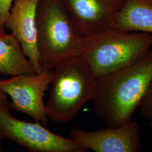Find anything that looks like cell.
Here are the masks:
<instances>
[{
  "label": "cell",
  "mask_w": 152,
  "mask_h": 152,
  "mask_svg": "<svg viewBox=\"0 0 152 152\" xmlns=\"http://www.w3.org/2000/svg\"><path fill=\"white\" fill-rule=\"evenodd\" d=\"M152 78V50L137 60L96 78L92 100L98 117L109 127L131 121Z\"/></svg>",
  "instance_id": "1"
},
{
  "label": "cell",
  "mask_w": 152,
  "mask_h": 152,
  "mask_svg": "<svg viewBox=\"0 0 152 152\" xmlns=\"http://www.w3.org/2000/svg\"><path fill=\"white\" fill-rule=\"evenodd\" d=\"M37 44L42 71L81 57L85 41L60 0H39Z\"/></svg>",
  "instance_id": "2"
},
{
  "label": "cell",
  "mask_w": 152,
  "mask_h": 152,
  "mask_svg": "<svg viewBox=\"0 0 152 152\" xmlns=\"http://www.w3.org/2000/svg\"><path fill=\"white\" fill-rule=\"evenodd\" d=\"M152 46V34L109 28L85 36L82 57L96 78L137 60Z\"/></svg>",
  "instance_id": "3"
},
{
  "label": "cell",
  "mask_w": 152,
  "mask_h": 152,
  "mask_svg": "<svg viewBox=\"0 0 152 152\" xmlns=\"http://www.w3.org/2000/svg\"><path fill=\"white\" fill-rule=\"evenodd\" d=\"M96 78L82 57L68 60L53 69L46 113L58 124L73 120L83 105L92 100Z\"/></svg>",
  "instance_id": "4"
},
{
  "label": "cell",
  "mask_w": 152,
  "mask_h": 152,
  "mask_svg": "<svg viewBox=\"0 0 152 152\" xmlns=\"http://www.w3.org/2000/svg\"><path fill=\"white\" fill-rule=\"evenodd\" d=\"M10 108L0 104V136L32 152H84L86 150L72 139L59 136L41 123L19 120Z\"/></svg>",
  "instance_id": "5"
},
{
  "label": "cell",
  "mask_w": 152,
  "mask_h": 152,
  "mask_svg": "<svg viewBox=\"0 0 152 152\" xmlns=\"http://www.w3.org/2000/svg\"><path fill=\"white\" fill-rule=\"evenodd\" d=\"M53 77V70H44L33 75L12 76L0 80V89L11 98V109L27 114L45 126L49 118L44 98Z\"/></svg>",
  "instance_id": "6"
},
{
  "label": "cell",
  "mask_w": 152,
  "mask_h": 152,
  "mask_svg": "<svg viewBox=\"0 0 152 152\" xmlns=\"http://www.w3.org/2000/svg\"><path fill=\"white\" fill-rule=\"evenodd\" d=\"M70 136L86 151L96 152H139L142 147L140 127L135 121L100 130L74 129Z\"/></svg>",
  "instance_id": "7"
},
{
  "label": "cell",
  "mask_w": 152,
  "mask_h": 152,
  "mask_svg": "<svg viewBox=\"0 0 152 152\" xmlns=\"http://www.w3.org/2000/svg\"><path fill=\"white\" fill-rule=\"evenodd\" d=\"M83 36L112 27L125 0H60Z\"/></svg>",
  "instance_id": "8"
},
{
  "label": "cell",
  "mask_w": 152,
  "mask_h": 152,
  "mask_svg": "<svg viewBox=\"0 0 152 152\" xmlns=\"http://www.w3.org/2000/svg\"><path fill=\"white\" fill-rule=\"evenodd\" d=\"M39 0H14L5 27L19 41L35 71H42L37 44L36 10Z\"/></svg>",
  "instance_id": "9"
},
{
  "label": "cell",
  "mask_w": 152,
  "mask_h": 152,
  "mask_svg": "<svg viewBox=\"0 0 152 152\" xmlns=\"http://www.w3.org/2000/svg\"><path fill=\"white\" fill-rule=\"evenodd\" d=\"M36 73L14 35L0 31V74L12 77Z\"/></svg>",
  "instance_id": "10"
},
{
  "label": "cell",
  "mask_w": 152,
  "mask_h": 152,
  "mask_svg": "<svg viewBox=\"0 0 152 152\" xmlns=\"http://www.w3.org/2000/svg\"><path fill=\"white\" fill-rule=\"evenodd\" d=\"M112 27L152 34V0H125Z\"/></svg>",
  "instance_id": "11"
},
{
  "label": "cell",
  "mask_w": 152,
  "mask_h": 152,
  "mask_svg": "<svg viewBox=\"0 0 152 152\" xmlns=\"http://www.w3.org/2000/svg\"><path fill=\"white\" fill-rule=\"evenodd\" d=\"M141 115L149 121H152V78L147 92L139 105Z\"/></svg>",
  "instance_id": "12"
},
{
  "label": "cell",
  "mask_w": 152,
  "mask_h": 152,
  "mask_svg": "<svg viewBox=\"0 0 152 152\" xmlns=\"http://www.w3.org/2000/svg\"><path fill=\"white\" fill-rule=\"evenodd\" d=\"M14 0H0V31H4Z\"/></svg>",
  "instance_id": "13"
},
{
  "label": "cell",
  "mask_w": 152,
  "mask_h": 152,
  "mask_svg": "<svg viewBox=\"0 0 152 152\" xmlns=\"http://www.w3.org/2000/svg\"><path fill=\"white\" fill-rule=\"evenodd\" d=\"M0 104L5 105L8 106V107H10V102H9L7 100V95H6L5 93L3 91H2L1 89H0Z\"/></svg>",
  "instance_id": "14"
},
{
  "label": "cell",
  "mask_w": 152,
  "mask_h": 152,
  "mask_svg": "<svg viewBox=\"0 0 152 152\" xmlns=\"http://www.w3.org/2000/svg\"><path fill=\"white\" fill-rule=\"evenodd\" d=\"M2 139L1 136H0V152H1V140Z\"/></svg>",
  "instance_id": "15"
},
{
  "label": "cell",
  "mask_w": 152,
  "mask_h": 152,
  "mask_svg": "<svg viewBox=\"0 0 152 152\" xmlns=\"http://www.w3.org/2000/svg\"><path fill=\"white\" fill-rule=\"evenodd\" d=\"M151 125H152V121H151Z\"/></svg>",
  "instance_id": "16"
}]
</instances>
